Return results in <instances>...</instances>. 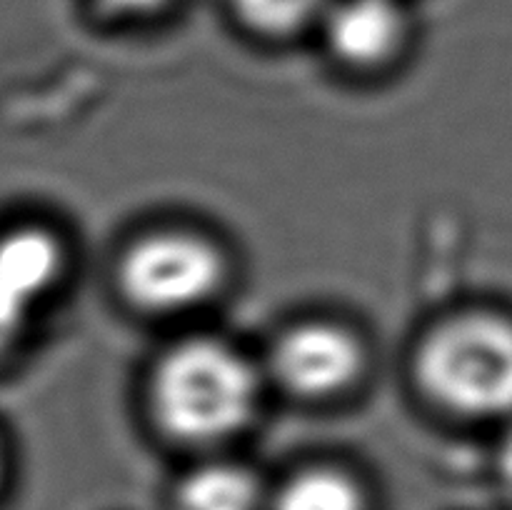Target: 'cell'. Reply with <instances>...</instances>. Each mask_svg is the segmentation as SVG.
<instances>
[{"mask_svg":"<svg viewBox=\"0 0 512 510\" xmlns=\"http://www.w3.org/2000/svg\"><path fill=\"white\" fill-rule=\"evenodd\" d=\"M63 270L58 240L40 228L10 230L0 238V290L33 308Z\"/></svg>","mask_w":512,"mask_h":510,"instance_id":"8","label":"cell"},{"mask_svg":"<svg viewBox=\"0 0 512 510\" xmlns=\"http://www.w3.org/2000/svg\"><path fill=\"white\" fill-rule=\"evenodd\" d=\"M418 380L425 395L475 423L512 420V313L470 308L423 340Z\"/></svg>","mask_w":512,"mask_h":510,"instance_id":"2","label":"cell"},{"mask_svg":"<svg viewBox=\"0 0 512 510\" xmlns=\"http://www.w3.org/2000/svg\"><path fill=\"white\" fill-rule=\"evenodd\" d=\"M30 310L33 308H28L18 298L0 290V358L18 343L20 333H23L25 323H28Z\"/></svg>","mask_w":512,"mask_h":510,"instance_id":"10","label":"cell"},{"mask_svg":"<svg viewBox=\"0 0 512 510\" xmlns=\"http://www.w3.org/2000/svg\"><path fill=\"white\" fill-rule=\"evenodd\" d=\"M108 13L125 15V18H140V15H153L173 5L175 0H98Z\"/></svg>","mask_w":512,"mask_h":510,"instance_id":"11","label":"cell"},{"mask_svg":"<svg viewBox=\"0 0 512 510\" xmlns=\"http://www.w3.org/2000/svg\"><path fill=\"white\" fill-rule=\"evenodd\" d=\"M218 245L185 230L140 238L118 268L123 295L145 313H185L208 303L225 283Z\"/></svg>","mask_w":512,"mask_h":510,"instance_id":"3","label":"cell"},{"mask_svg":"<svg viewBox=\"0 0 512 510\" xmlns=\"http://www.w3.org/2000/svg\"><path fill=\"white\" fill-rule=\"evenodd\" d=\"M260 385L253 365L220 340L180 343L160 360L150 385L158 428L188 448L228 443L253 423Z\"/></svg>","mask_w":512,"mask_h":510,"instance_id":"1","label":"cell"},{"mask_svg":"<svg viewBox=\"0 0 512 510\" xmlns=\"http://www.w3.org/2000/svg\"><path fill=\"white\" fill-rule=\"evenodd\" d=\"M265 510H378V498L358 470L310 463L270 483Z\"/></svg>","mask_w":512,"mask_h":510,"instance_id":"7","label":"cell"},{"mask_svg":"<svg viewBox=\"0 0 512 510\" xmlns=\"http://www.w3.org/2000/svg\"><path fill=\"white\" fill-rule=\"evenodd\" d=\"M333 0H233L235 13L263 35H293L325 15Z\"/></svg>","mask_w":512,"mask_h":510,"instance_id":"9","label":"cell"},{"mask_svg":"<svg viewBox=\"0 0 512 510\" xmlns=\"http://www.w3.org/2000/svg\"><path fill=\"white\" fill-rule=\"evenodd\" d=\"M268 490L270 483L253 465L210 455L178 475L168 510H265Z\"/></svg>","mask_w":512,"mask_h":510,"instance_id":"6","label":"cell"},{"mask_svg":"<svg viewBox=\"0 0 512 510\" xmlns=\"http://www.w3.org/2000/svg\"><path fill=\"white\" fill-rule=\"evenodd\" d=\"M323 20L330 50L355 68L388 63L408 35L398 0H333Z\"/></svg>","mask_w":512,"mask_h":510,"instance_id":"5","label":"cell"},{"mask_svg":"<svg viewBox=\"0 0 512 510\" xmlns=\"http://www.w3.org/2000/svg\"><path fill=\"white\" fill-rule=\"evenodd\" d=\"M273 375L283 388L303 398H330L363 375L365 348L358 335L335 323H303L275 343Z\"/></svg>","mask_w":512,"mask_h":510,"instance_id":"4","label":"cell"},{"mask_svg":"<svg viewBox=\"0 0 512 510\" xmlns=\"http://www.w3.org/2000/svg\"><path fill=\"white\" fill-rule=\"evenodd\" d=\"M5 483H8V450H5L3 440H0V495H3Z\"/></svg>","mask_w":512,"mask_h":510,"instance_id":"12","label":"cell"}]
</instances>
